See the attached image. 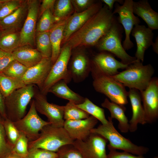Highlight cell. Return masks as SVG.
Returning <instances> with one entry per match:
<instances>
[{
  "label": "cell",
  "mask_w": 158,
  "mask_h": 158,
  "mask_svg": "<svg viewBox=\"0 0 158 158\" xmlns=\"http://www.w3.org/2000/svg\"><path fill=\"white\" fill-rule=\"evenodd\" d=\"M113 11L105 5L68 39L64 45L71 49L95 46L116 19Z\"/></svg>",
  "instance_id": "6da1fadb"
},
{
  "label": "cell",
  "mask_w": 158,
  "mask_h": 158,
  "mask_svg": "<svg viewBox=\"0 0 158 158\" xmlns=\"http://www.w3.org/2000/svg\"><path fill=\"white\" fill-rule=\"evenodd\" d=\"M91 60L92 85L97 92L107 97L111 102L121 105L128 103L127 92L124 85L111 76L101 72Z\"/></svg>",
  "instance_id": "7a4b0ae2"
},
{
  "label": "cell",
  "mask_w": 158,
  "mask_h": 158,
  "mask_svg": "<svg viewBox=\"0 0 158 158\" xmlns=\"http://www.w3.org/2000/svg\"><path fill=\"white\" fill-rule=\"evenodd\" d=\"M138 60L128 65L125 70L111 76L129 89L141 92L149 84L154 73V69L150 64L143 65Z\"/></svg>",
  "instance_id": "3957f363"
},
{
  "label": "cell",
  "mask_w": 158,
  "mask_h": 158,
  "mask_svg": "<svg viewBox=\"0 0 158 158\" xmlns=\"http://www.w3.org/2000/svg\"><path fill=\"white\" fill-rule=\"evenodd\" d=\"M74 141L63 127L50 124L42 128L37 139L29 142L28 149L41 148L56 152L62 146L73 144Z\"/></svg>",
  "instance_id": "277c9868"
},
{
  "label": "cell",
  "mask_w": 158,
  "mask_h": 158,
  "mask_svg": "<svg viewBox=\"0 0 158 158\" xmlns=\"http://www.w3.org/2000/svg\"><path fill=\"white\" fill-rule=\"evenodd\" d=\"M108 119L107 123L101 124L94 128L91 130V133L103 137L109 142V145L116 150L137 155L143 156L148 152L149 149L147 147L135 145L121 135L114 127L112 119L109 116Z\"/></svg>",
  "instance_id": "5b68a950"
},
{
  "label": "cell",
  "mask_w": 158,
  "mask_h": 158,
  "mask_svg": "<svg viewBox=\"0 0 158 158\" xmlns=\"http://www.w3.org/2000/svg\"><path fill=\"white\" fill-rule=\"evenodd\" d=\"M116 18L107 32L100 39L96 46L101 51H106L114 55L124 64L129 65L137 60L135 56L127 53L121 44L123 30Z\"/></svg>",
  "instance_id": "8992f818"
},
{
  "label": "cell",
  "mask_w": 158,
  "mask_h": 158,
  "mask_svg": "<svg viewBox=\"0 0 158 158\" xmlns=\"http://www.w3.org/2000/svg\"><path fill=\"white\" fill-rule=\"evenodd\" d=\"M35 88L34 85H27L16 90L4 98L8 118L14 122L25 116L27 107L33 97Z\"/></svg>",
  "instance_id": "52a82bcc"
},
{
  "label": "cell",
  "mask_w": 158,
  "mask_h": 158,
  "mask_svg": "<svg viewBox=\"0 0 158 158\" xmlns=\"http://www.w3.org/2000/svg\"><path fill=\"white\" fill-rule=\"evenodd\" d=\"M72 49L68 46L64 45L61 49L60 54L53 64L49 74L41 89L39 90L46 96L49 88L55 83L61 80H64L67 84L71 80L68 65Z\"/></svg>",
  "instance_id": "ba28073f"
},
{
  "label": "cell",
  "mask_w": 158,
  "mask_h": 158,
  "mask_svg": "<svg viewBox=\"0 0 158 158\" xmlns=\"http://www.w3.org/2000/svg\"><path fill=\"white\" fill-rule=\"evenodd\" d=\"M13 123L20 133L24 134L29 142L37 139L42 128L50 124L39 116L33 99L30 102V108L27 114L22 118Z\"/></svg>",
  "instance_id": "9c48e42d"
},
{
  "label": "cell",
  "mask_w": 158,
  "mask_h": 158,
  "mask_svg": "<svg viewBox=\"0 0 158 158\" xmlns=\"http://www.w3.org/2000/svg\"><path fill=\"white\" fill-rule=\"evenodd\" d=\"M133 2L132 0H125L121 5L116 3L113 11L114 14H118L117 20L119 23L121 24L124 30L125 38L122 46L125 50L133 47L134 44L130 40V35L134 26L140 23L139 18L133 13Z\"/></svg>",
  "instance_id": "30bf717a"
},
{
  "label": "cell",
  "mask_w": 158,
  "mask_h": 158,
  "mask_svg": "<svg viewBox=\"0 0 158 158\" xmlns=\"http://www.w3.org/2000/svg\"><path fill=\"white\" fill-rule=\"evenodd\" d=\"M107 142L102 136L91 133L85 140H74L72 145L84 158H107L106 147Z\"/></svg>",
  "instance_id": "8fae6325"
},
{
  "label": "cell",
  "mask_w": 158,
  "mask_h": 158,
  "mask_svg": "<svg viewBox=\"0 0 158 158\" xmlns=\"http://www.w3.org/2000/svg\"><path fill=\"white\" fill-rule=\"evenodd\" d=\"M33 98L37 111L45 115L52 125L63 127L65 121L63 117L64 106L49 103L46 96L36 88Z\"/></svg>",
  "instance_id": "7c38bea8"
},
{
  "label": "cell",
  "mask_w": 158,
  "mask_h": 158,
  "mask_svg": "<svg viewBox=\"0 0 158 158\" xmlns=\"http://www.w3.org/2000/svg\"><path fill=\"white\" fill-rule=\"evenodd\" d=\"M40 1L27 0V13L20 31V46L29 45L33 47L35 45L36 21L38 16Z\"/></svg>",
  "instance_id": "4fadbf2b"
},
{
  "label": "cell",
  "mask_w": 158,
  "mask_h": 158,
  "mask_svg": "<svg viewBox=\"0 0 158 158\" xmlns=\"http://www.w3.org/2000/svg\"><path fill=\"white\" fill-rule=\"evenodd\" d=\"M146 123H152L158 118V79L152 78L144 90L140 92Z\"/></svg>",
  "instance_id": "5bb4252c"
},
{
  "label": "cell",
  "mask_w": 158,
  "mask_h": 158,
  "mask_svg": "<svg viewBox=\"0 0 158 158\" xmlns=\"http://www.w3.org/2000/svg\"><path fill=\"white\" fill-rule=\"evenodd\" d=\"M53 64L51 57L43 58L37 64L28 68L24 75L18 79L25 85H36L40 90Z\"/></svg>",
  "instance_id": "9a60e30c"
},
{
  "label": "cell",
  "mask_w": 158,
  "mask_h": 158,
  "mask_svg": "<svg viewBox=\"0 0 158 158\" xmlns=\"http://www.w3.org/2000/svg\"><path fill=\"white\" fill-rule=\"evenodd\" d=\"M102 7L101 1H97L83 11L79 13L74 12L68 18L65 28L61 44H64L73 33L79 29Z\"/></svg>",
  "instance_id": "2e32d148"
},
{
  "label": "cell",
  "mask_w": 158,
  "mask_h": 158,
  "mask_svg": "<svg viewBox=\"0 0 158 158\" xmlns=\"http://www.w3.org/2000/svg\"><path fill=\"white\" fill-rule=\"evenodd\" d=\"M98 120L90 116L87 118L78 120H65L63 127L73 140H84L91 133Z\"/></svg>",
  "instance_id": "e0dca14e"
},
{
  "label": "cell",
  "mask_w": 158,
  "mask_h": 158,
  "mask_svg": "<svg viewBox=\"0 0 158 158\" xmlns=\"http://www.w3.org/2000/svg\"><path fill=\"white\" fill-rule=\"evenodd\" d=\"M68 69L71 79L75 83L84 80L91 72V61L84 52L78 51L74 53Z\"/></svg>",
  "instance_id": "ac0fdd59"
},
{
  "label": "cell",
  "mask_w": 158,
  "mask_h": 158,
  "mask_svg": "<svg viewBox=\"0 0 158 158\" xmlns=\"http://www.w3.org/2000/svg\"><path fill=\"white\" fill-rule=\"evenodd\" d=\"M131 35L135 39L137 49L135 57L136 59L143 62L145 51L153 43L154 33L152 30L145 25L137 24L133 28Z\"/></svg>",
  "instance_id": "d6986e66"
},
{
  "label": "cell",
  "mask_w": 158,
  "mask_h": 158,
  "mask_svg": "<svg viewBox=\"0 0 158 158\" xmlns=\"http://www.w3.org/2000/svg\"><path fill=\"white\" fill-rule=\"evenodd\" d=\"M101 52L94 56L92 62L102 73L112 76L117 74L120 69H125L128 65L117 60L112 54L106 51Z\"/></svg>",
  "instance_id": "ffe728a7"
},
{
  "label": "cell",
  "mask_w": 158,
  "mask_h": 158,
  "mask_svg": "<svg viewBox=\"0 0 158 158\" xmlns=\"http://www.w3.org/2000/svg\"><path fill=\"white\" fill-rule=\"evenodd\" d=\"M129 97L131 106L132 116L129 121V131L131 132L135 131L138 128V124H146L145 113L142 105L140 92L134 89H130L128 92Z\"/></svg>",
  "instance_id": "44dd1931"
},
{
  "label": "cell",
  "mask_w": 158,
  "mask_h": 158,
  "mask_svg": "<svg viewBox=\"0 0 158 158\" xmlns=\"http://www.w3.org/2000/svg\"><path fill=\"white\" fill-rule=\"evenodd\" d=\"M12 53L14 60L28 68L37 64L43 58L36 49L29 45L20 46Z\"/></svg>",
  "instance_id": "7402d4cb"
},
{
  "label": "cell",
  "mask_w": 158,
  "mask_h": 158,
  "mask_svg": "<svg viewBox=\"0 0 158 158\" xmlns=\"http://www.w3.org/2000/svg\"><path fill=\"white\" fill-rule=\"evenodd\" d=\"M133 13L141 18L148 28L152 30L158 29V13L152 9L148 0L133 1Z\"/></svg>",
  "instance_id": "603a6c76"
},
{
  "label": "cell",
  "mask_w": 158,
  "mask_h": 158,
  "mask_svg": "<svg viewBox=\"0 0 158 158\" xmlns=\"http://www.w3.org/2000/svg\"><path fill=\"white\" fill-rule=\"evenodd\" d=\"M28 11L27 1H24L22 5L15 11L0 21L2 30L18 31L24 22Z\"/></svg>",
  "instance_id": "cb8c5ba5"
},
{
  "label": "cell",
  "mask_w": 158,
  "mask_h": 158,
  "mask_svg": "<svg viewBox=\"0 0 158 158\" xmlns=\"http://www.w3.org/2000/svg\"><path fill=\"white\" fill-rule=\"evenodd\" d=\"M101 105L109 111L112 119L115 118L118 121V128L121 132L127 133L129 131V121L125 114L126 108L124 105L110 102L107 98Z\"/></svg>",
  "instance_id": "d4e9b609"
},
{
  "label": "cell",
  "mask_w": 158,
  "mask_h": 158,
  "mask_svg": "<svg viewBox=\"0 0 158 158\" xmlns=\"http://www.w3.org/2000/svg\"><path fill=\"white\" fill-rule=\"evenodd\" d=\"M69 17L58 23L49 31L52 47L51 59L53 64L60 54L61 44L63 39L65 28Z\"/></svg>",
  "instance_id": "484cf974"
},
{
  "label": "cell",
  "mask_w": 158,
  "mask_h": 158,
  "mask_svg": "<svg viewBox=\"0 0 158 158\" xmlns=\"http://www.w3.org/2000/svg\"><path fill=\"white\" fill-rule=\"evenodd\" d=\"M64 80H61L53 85L49 89L51 92L59 98L68 100L76 104L82 103L85 98L71 90Z\"/></svg>",
  "instance_id": "4316f807"
},
{
  "label": "cell",
  "mask_w": 158,
  "mask_h": 158,
  "mask_svg": "<svg viewBox=\"0 0 158 158\" xmlns=\"http://www.w3.org/2000/svg\"><path fill=\"white\" fill-rule=\"evenodd\" d=\"M20 46V32L12 30H2L0 34V49L12 52Z\"/></svg>",
  "instance_id": "83f0119b"
},
{
  "label": "cell",
  "mask_w": 158,
  "mask_h": 158,
  "mask_svg": "<svg viewBox=\"0 0 158 158\" xmlns=\"http://www.w3.org/2000/svg\"><path fill=\"white\" fill-rule=\"evenodd\" d=\"M25 86L18 79L10 78L0 72V92L4 98L16 90Z\"/></svg>",
  "instance_id": "f1b7e54d"
},
{
  "label": "cell",
  "mask_w": 158,
  "mask_h": 158,
  "mask_svg": "<svg viewBox=\"0 0 158 158\" xmlns=\"http://www.w3.org/2000/svg\"><path fill=\"white\" fill-rule=\"evenodd\" d=\"M35 43L36 49L43 58L51 57L52 47L50 39L49 31L36 32Z\"/></svg>",
  "instance_id": "f546056e"
},
{
  "label": "cell",
  "mask_w": 158,
  "mask_h": 158,
  "mask_svg": "<svg viewBox=\"0 0 158 158\" xmlns=\"http://www.w3.org/2000/svg\"><path fill=\"white\" fill-rule=\"evenodd\" d=\"M76 105L78 107L95 118L102 124L107 123L108 120L106 118L104 109L94 104L88 98H85L83 102Z\"/></svg>",
  "instance_id": "4dcf8cb0"
},
{
  "label": "cell",
  "mask_w": 158,
  "mask_h": 158,
  "mask_svg": "<svg viewBox=\"0 0 158 158\" xmlns=\"http://www.w3.org/2000/svg\"><path fill=\"white\" fill-rule=\"evenodd\" d=\"M74 12L71 0H56L53 10V15L60 21L70 17Z\"/></svg>",
  "instance_id": "1f68e13d"
},
{
  "label": "cell",
  "mask_w": 158,
  "mask_h": 158,
  "mask_svg": "<svg viewBox=\"0 0 158 158\" xmlns=\"http://www.w3.org/2000/svg\"><path fill=\"white\" fill-rule=\"evenodd\" d=\"M90 116L89 114L71 102H68L64 106L63 117L64 120H82Z\"/></svg>",
  "instance_id": "d6a6232c"
},
{
  "label": "cell",
  "mask_w": 158,
  "mask_h": 158,
  "mask_svg": "<svg viewBox=\"0 0 158 158\" xmlns=\"http://www.w3.org/2000/svg\"><path fill=\"white\" fill-rule=\"evenodd\" d=\"M40 17L36 25V32L49 31L60 22L54 16L53 12L50 9L46 10Z\"/></svg>",
  "instance_id": "836d02e7"
},
{
  "label": "cell",
  "mask_w": 158,
  "mask_h": 158,
  "mask_svg": "<svg viewBox=\"0 0 158 158\" xmlns=\"http://www.w3.org/2000/svg\"><path fill=\"white\" fill-rule=\"evenodd\" d=\"M28 68L17 61L14 60L2 72L8 77L19 79L24 75Z\"/></svg>",
  "instance_id": "e575fe53"
},
{
  "label": "cell",
  "mask_w": 158,
  "mask_h": 158,
  "mask_svg": "<svg viewBox=\"0 0 158 158\" xmlns=\"http://www.w3.org/2000/svg\"><path fill=\"white\" fill-rule=\"evenodd\" d=\"M3 124L8 140L12 147L18 139L20 133L12 121L3 118Z\"/></svg>",
  "instance_id": "d590c367"
},
{
  "label": "cell",
  "mask_w": 158,
  "mask_h": 158,
  "mask_svg": "<svg viewBox=\"0 0 158 158\" xmlns=\"http://www.w3.org/2000/svg\"><path fill=\"white\" fill-rule=\"evenodd\" d=\"M24 1L6 0L0 4V21L15 11Z\"/></svg>",
  "instance_id": "8d00e7d4"
},
{
  "label": "cell",
  "mask_w": 158,
  "mask_h": 158,
  "mask_svg": "<svg viewBox=\"0 0 158 158\" xmlns=\"http://www.w3.org/2000/svg\"><path fill=\"white\" fill-rule=\"evenodd\" d=\"M28 142L27 137L20 133L19 137L12 147V152L23 158H26L29 152Z\"/></svg>",
  "instance_id": "74e56055"
},
{
  "label": "cell",
  "mask_w": 158,
  "mask_h": 158,
  "mask_svg": "<svg viewBox=\"0 0 158 158\" xmlns=\"http://www.w3.org/2000/svg\"><path fill=\"white\" fill-rule=\"evenodd\" d=\"M12 146L7 139L0 114V158H3L12 152Z\"/></svg>",
  "instance_id": "f35d334b"
},
{
  "label": "cell",
  "mask_w": 158,
  "mask_h": 158,
  "mask_svg": "<svg viewBox=\"0 0 158 158\" xmlns=\"http://www.w3.org/2000/svg\"><path fill=\"white\" fill-rule=\"evenodd\" d=\"M57 158H84L72 144L63 146L56 152Z\"/></svg>",
  "instance_id": "ab89813d"
},
{
  "label": "cell",
  "mask_w": 158,
  "mask_h": 158,
  "mask_svg": "<svg viewBox=\"0 0 158 158\" xmlns=\"http://www.w3.org/2000/svg\"><path fill=\"white\" fill-rule=\"evenodd\" d=\"M26 158H57V153L41 148L29 150Z\"/></svg>",
  "instance_id": "60d3db41"
},
{
  "label": "cell",
  "mask_w": 158,
  "mask_h": 158,
  "mask_svg": "<svg viewBox=\"0 0 158 158\" xmlns=\"http://www.w3.org/2000/svg\"><path fill=\"white\" fill-rule=\"evenodd\" d=\"M109 152L107 154V158H146L143 155H135L125 152H119L107 145Z\"/></svg>",
  "instance_id": "b9f144b4"
},
{
  "label": "cell",
  "mask_w": 158,
  "mask_h": 158,
  "mask_svg": "<svg viewBox=\"0 0 158 158\" xmlns=\"http://www.w3.org/2000/svg\"><path fill=\"white\" fill-rule=\"evenodd\" d=\"M74 12L79 13L89 8L96 1L93 0H71Z\"/></svg>",
  "instance_id": "7bdbcfd3"
},
{
  "label": "cell",
  "mask_w": 158,
  "mask_h": 158,
  "mask_svg": "<svg viewBox=\"0 0 158 158\" xmlns=\"http://www.w3.org/2000/svg\"><path fill=\"white\" fill-rule=\"evenodd\" d=\"M14 60L12 53L4 51L0 49V72H2Z\"/></svg>",
  "instance_id": "ee69618b"
},
{
  "label": "cell",
  "mask_w": 158,
  "mask_h": 158,
  "mask_svg": "<svg viewBox=\"0 0 158 158\" xmlns=\"http://www.w3.org/2000/svg\"><path fill=\"white\" fill-rule=\"evenodd\" d=\"M56 0H43L41 5H40L38 16L40 17L42 14L46 10L48 9L51 10L53 13L54 8Z\"/></svg>",
  "instance_id": "f6af8a7d"
},
{
  "label": "cell",
  "mask_w": 158,
  "mask_h": 158,
  "mask_svg": "<svg viewBox=\"0 0 158 158\" xmlns=\"http://www.w3.org/2000/svg\"><path fill=\"white\" fill-rule=\"evenodd\" d=\"M0 114L2 118H7L4 104V98L0 92Z\"/></svg>",
  "instance_id": "bcb514c9"
},
{
  "label": "cell",
  "mask_w": 158,
  "mask_h": 158,
  "mask_svg": "<svg viewBox=\"0 0 158 158\" xmlns=\"http://www.w3.org/2000/svg\"><path fill=\"white\" fill-rule=\"evenodd\" d=\"M124 1L123 0H102L101 1L104 3L108 8L109 9L112 11L115 2H118L122 4Z\"/></svg>",
  "instance_id": "7dc6e473"
},
{
  "label": "cell",
  "mask_w": 158,
  "mask_h": 158,
  "mask_svg": "<svg viewBox=\"0 0 158 158\" xmlns=\"http://www.w3.org/2000/svg\"><path fill=\"white\" fill-rule=\"evenodd\" d=\"M158 37H156L154 42H153L152 46V49L154 51L156 54H158Z\"/></svg>",
  "instance_id": "c3c4849f"
},
{
  "label": "cell",
  "mask_w": 158,
  "mask_h": 158,
  "mask_svg": "<svg viewBox=\"0 0 158 158\" xmlns=\"http://www.w3.org/2000/svg\"><path fill=\"white\" fill-rule=\"evenodd\" d=\"M3 158H23L20 156L11 152Z\"/></svg>",
  "instance_id": "681fc988"
},
{
  "label": "cell",
  "mask_w": 158,
  "mask_h": 158,
  "mask_svg": "<svg viewBox=\"0 0 158 158\" xmlns=\"http://www.w3.org/2000/svg\"><path fill=\"white\" fill-rule=\"evenodd\" d=\"M6 0H0V4L2 3L5 1Z\"/></svg>",
  "instance_id": "f907efd6"
},
{
  "label": "cell",
  "mask_w": 158,
  "mask_h": 158,
  "mask_svg": "<svg viewBox=\"0 0 158 158\" xmlns=\"http://www.w3.org/2000/svg\"><path fill=\"white\" fill-rule=\"evenodd\" d=\"M2 31V30L0 28V34L1 32Z\"/></svg>",
  "instance_id": "816d5d0a"
},
{
  "label": "cell",
  "mask_w": 158,
  "mask_h": 158,
  "mask_svg": "<svg viewBox=\"0 0 158 158\" xmlns=\"http://www.w3.org/2000/svg\"><path fill=\"white\" fill-rule=\"evenodd\" d=\"M154 158H158V157H155Z\"/></svg>",
  "instance_id": "f5cc1de1"
}]
</instances>
